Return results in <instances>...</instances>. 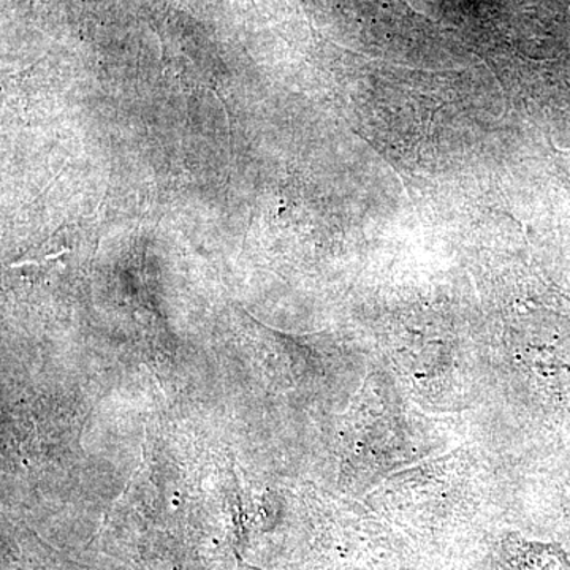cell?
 I'll use <instances>...</instances> for the list:
<instances>
[{"label":"cell","mask_w":570,"mask_h":570,"mask_svg":"<svg viewBox=\"0 0 570 570\" xmlns=\"http://www.w3.org/2000/svg\"><path fill=\"white\" fill-rule=\"evenodd\" d=\"M509 554L513 568L519 570H570L568 557L557 546L513 540Z\"/></svg>","instance_id":"1"}]
</instances>
